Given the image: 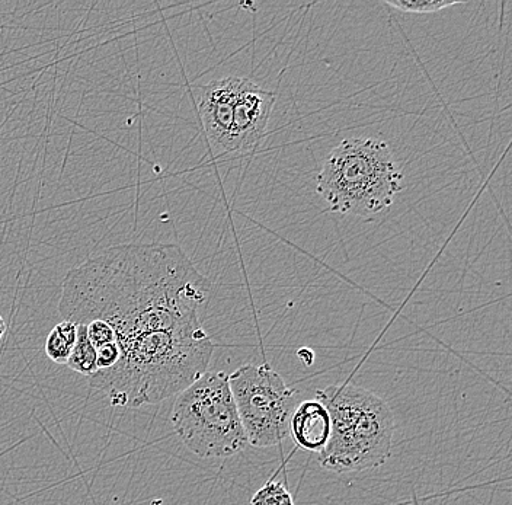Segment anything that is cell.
<instances>
[{
	"label": "cell",
	"instance_id": "cell-1",
	"mask_svg": "<svg viewBox=\"0 0 512 505\" xmlns=\"http://www.w3.org/2000/svg\"><path fill=\"white\" fill-rule=\"evenodd\" d=\"M210 293V280L178 245L112 246L72 268L60 297L63 321L107 322L121 353L89 386L118 408L156 405L187 389L214 353L200 321Z\"/></svg>",
	"mask_w": 512,
	"mask_h": 505
},
{
	"label": "cell",
	"instance_id": "cell-2",
	"mask_svg": "<svg viewBox=\"0 0 512 505\" xmlns=\"http://www.w3.org/2000/svg\"><path fill=\"white\" fill-rule=\"evenodd\" d=\"M316 399L331 418L328 443L319 452L323 469L364 472L387 462L392 452L395 417L384 399L354 383L319 389Z\"/></svg>",
	"mask_w": 512,
	"mask_h": 505
},
{
	"label": "cell",
	"instance_id": "cell-3",
	"mask_svg": "<svg viewBox=\"0 0 512 505\" xmlns=\"http://www.w3.org/2000/svg\"><path fill=\"white\" fill-rule=\"evenodd\" d=\"M316 185L329 212L370 219L392 206L403 175L386 142L351 137L329 153Z\"/></svg>",
	"mask_w": 512,
	"mask_h": 505
},
{
	"label": "cell",
	"instance_id": "cell-4",
	"mask_svg": "<svg viewBox=\"0 0 512 505\" xmlns=\"http://www.w3.org/2000/svg\"><path fill=\"white\" fill-rule=\"evenodd\" d=\"M171 423L187 449L203 459L235 456L248 446L224 372H206L179 392Z\"/></svg>",
	"mask_w": 512,
	"mask_h": 505
},
{
	"label": "cell",
	"instance_id": "cell-5",
	"mask_svg": "<svg viewBox=\"0 0 512 505\" xmlns=\"http://www.w3.org/2000/svg\"><path fill=\"white\" fill-rule=\"evenodd\" d=\"M240 423L248 444L271 447L290 436V420L299 402L297 393L270 364H245L229 375Z\"/></svg>",
	"mask_w": 512,
	"mask_h": 505
},
{
	"label": "cell",
	"instance_id": "cell-6",
	"mask_svg": "<svg viewBox=\"0 0 512 505\" xmlns=\"http://www.w3.org/2000/svg\"><path fill=\"white\" fill-rule=\"evenodd\" d=\"M240 79H216L200 88L198 111L210 145L222 153H233V111Z\"/></svg>",
	"mask_w": 512,
	"mask_h": 505
},
{
	"label": "cell",
	"instance_id": "cell-7",
	"mask_svg": "<svg viewBox=\"0 0 512 505\" xmlns=\"http://www.w3.org/2000/svg\"><path fill=\"white\" fill-rule=\"evenodd\" d=\"M274 92L265 91L251 79H240L233 111V153L254 152L261 143L274 108Z\"/></svg>",
	"mask_w": 512,
	"mask_h": 505
},
{
	"label": "cell",
	"instance_id": "cell-8",
	"mask_svg": "<svg viewBox=\"0 0 512 505\" xmlns=\"http://www.w3.org/2000/svg\"><path fill=\"white\" fill-rule=\"evenodd\" d=\"M290 434L304 450L320 452L331 434V418L318 399L303 401L294 409Z\"/></svg>",
	"mask_w": 512,
	"mask_h": 505
},
{
	"label": "cell",
	"instance_id": "cell-9",
	"mask_svg": "<svg viewBox=\"0 0 512 505\" xmlns=\"http://www.w3.org/2000/svg\"><path fill=\"white\" fill-rule=\"evenodd\" d=\"M76 340H78V325L63 321L54 326L48 334L46 347H44L48 359L56 364H67Z\"/></svg>",
	"mask_w": 512,
	"mask_h": 505
},
{
	"label": "cell",
	"instance_id": "cell-10",
	"mask_svg": "<svg viewBox=\"0 0 512 505\" xmlns=\"http://www.w3.org/2000/svg\"><path fill=\"white\" fill-rule=\"evenodd\" d=\"M66 366L73 372L88 377L94 376L98 372L96 350L89 341L85 325H78V340H76L75 348H73Z\"/></svg>",
	"mask_w": 512,
	"mask_h": 505
},
{
	"label": "cell",
	"instance_id": "cell-11",
	"mask_svg": "<svg viewBox=\"0 0 512 505\" xmlns=\"http://www.w3.org/2000/svg\"><path fill=\"white\" fill-rule=\"evenodd\" d=\"M384 3L405 14H435L443 9L463 5L464 2L460 0H384Z\"/></svg>",
	"mask_w": 512,
	"mask_h": 505
},
{
	"label": "cell",
	"instance_id": "cell-12",
	"mask_svg": "<svg viewBox=\"0 0 512 505\" xmlns=\"http://www.w3.org/2000/svg\"><path fill=\"white\" fill-rule=\"evenodd\" d=\"M251 505H294V501L283 484L270 481L255 492Z\"/></svg>",
	"mask_w": 512,
	"mask_h": 505
},
{
	"label": "cell",
	"instance_id": "cell-13",
	"mask_svg": "<svg viewBox=\"0 0 512 505\" xmlns=\"http://www.w3.org/2000/svg\"><path fill=\"white\" fill-rule=\"evenodd\" d=\"M85 326L86 331H88L89 341L94 345L95 350L115 343L114 331H112L111 326L107 322L95 319V321L88 322Z\"/></svg>",
	"mask_w": 512,
	"mask_h": 505
},
{
	"label": "cell",
	"instance_id": "cell-14",
	"mask_svg": "<svg viewBox=\"0 0 512 505\" xmlns=\"http://www.w3.org/2000/svg\"><path fill=\"white\" fill-rule=\"evenodd\" d=\"M120 348L117 343L105 345V347L96 350V364L98 370H108L114 367L120 360Z\"/></svg>",
	"mask_w": 512,
	"mask_h": 505
},
{
	"label": "cell",
	"instance_id": "cell-15",
	"mask_svg": "<svg viewBox=\"0 0 512 505\" xmlns=\"http://www.w3.org/2000/svg\"><path fill=\"white\" fill-rule=\"evenodd\" d=\"M297 356L303 360V363L306 364V366H310L313 359H315V356H313V353L309 348H302V350H299V353H297Z\"/></svg>",
	"mask_w": 512,
	"mask_h": 505
},
{
	"label": "cell",
	"instance_id": "cell-16",
	"mask_svg": "<svg viewBox=\"0 0 512 505\" xmlns=\"http://www.w3.org/2000/svg\"><path fill=\"white\" fill-rule=\"evenodd\" d=\"M6 329H8V325H6V322L3 321L2 315H0V341L5 337Z\"/></svg>",
	"mask_w": 512,
	"mask_h": 505
}]
</instances>
